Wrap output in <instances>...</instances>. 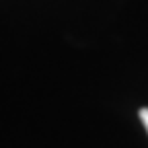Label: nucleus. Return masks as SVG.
Returning a JSON list of instances; mask_svg holds the SVG:
<instances>
[{"mask_svg":"<svg viewBox=\"0 0 148 148\" xmlns=\"http://www.w3.org/2000/svg\"><path fill=\"white\" fill-rule=\"evenodd\" d=\"M140 119H142V123H144V127H146V132H148V107L140 111Z\"/></svg>","mask_w":148,"mask_h":148,"instance_id":"obj_1","label":"nucleus"}]
</instances>
